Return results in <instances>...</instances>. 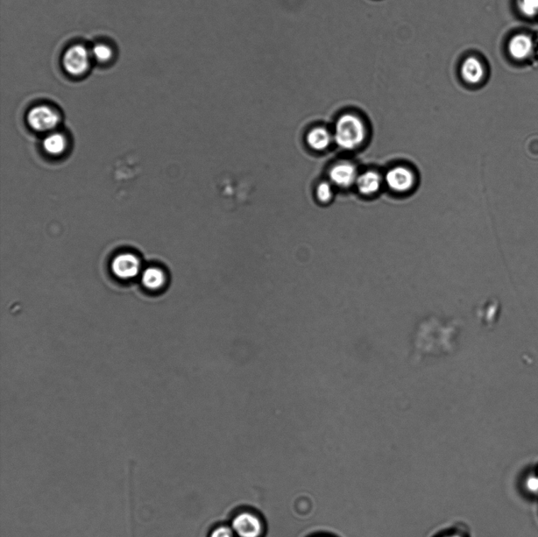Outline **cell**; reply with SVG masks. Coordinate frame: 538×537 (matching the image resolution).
Returning <instances> with one entry per match:
<instances>
[{
  "instance_id": "obj_11",
  "label": "cell",
  "mask_w": 538,
  "mask_h": 537,
  "mask_svg": "<svg viewBox=\"0 0 538 537\" xmlns=\"http://www.w3.org/2000/svg\"><path fill=\"white\" fill-rule=\"evenodd\" d=\"M332 137L329 131L318 127L310 131L307 137L308 145L315 151L327 149L331 143Z\"/></svg>"
},
{
  "instance_id": "obj_4",
  "label": "cell",
  "mask_w": 538,
  "mask_h": 537,
  "mask_svg": "<svg viewBox=\"0 0 538 537\" xmlns=\"http://www.w3.org/2000/svg\"><path fill=\"white\" fill-rule=\"evenodd\" d=\"M232 528L239 537H259L263 533L261 520L250 512L237 514L232 520Z\"/></svg>"
},
{
  "instance_id": "obj_9",
  "label": "cell",
  "mask_w": 538,
  "mask_h": 537,
  "mask_svg": "<svg viewBox=\"0 0 538 537\" xmlns=\"http://www.w3.org/2000/svg\"><path fill=\"white\" fill-rule=\"evenodd\" d=\"M356 185L359 193L371 196L379 192L381 186V176L374 171H366L358 176Z\"/></svg>"
},
{
  "instance_id": "obj_10",
  "label": "cell",
  "mask_w": 538,
  "mask_h": 537,
  "mask_svg": "<svg viewBox=\"0 0 538 537\" xmlns=\"http://www.w3.org/2000/svg\"><path fill=\"white\" fill-rule=\"evenodd\" d=\"M461 74L464 81L470 84H478L483 79L485 69L483 63L476 57L465 60L461 67Z\"/></svg>"
},
{
  "instance_id": "obj_1",
  "label": "cell",
  "mask_w": 538,
  "mask_h": 537,
  "mask_svg": "<svg viewBox=\"0 0 538 537\" xmlns=\"http://www.w3.org/2000/svg\"><path fill=\"white\" fill-rule=\"evenodd\" d=\"M366 137V129L362 119L352 114H345L338 118L335 125V140L342 149H357L364 144Z\"/></svg>"
},
{
  "instance_id": "obj_19",
  "label": "cell",
  "mask_w": 538,
  "mask_h": 537,
  "mask_svg": "<svg viewBox=\"0 0 538 537\" xmlns=\"http://www.w3.org/2000/svg\"><path fill=\"white\" fill-rule=\"evenodd\" d=\"M436 537H469V536H467L464 531H460V530L452 529L444 531Z\"/></svg>"
},
{
  "instance_id": "obj_16",
  "label": "cell",
  "mask_w": 538,
  "mask_h": 537,
  "mask_svg": "<svg viewBox=\"0 0 538 537\" xmlns=\"http://www.w3.org/2000/svg\"><path fill=\"white\" fill-rule=\"evenodd\" d=\"M519 9L524 16L535 17L538 16V0H520Z\"/></svg>"
},
{
  "instance_id": "obj_6",
  "label": "cell",
  "mask_w": 538,
  "mask_h": 537,
  "mask_svg": "<svg viewBox=\"0 0 538 537\" xmlns=\"http://www.w3.org/2000/svg\"><path fill=\"white\" fill-rule=\"evenodd\" d=\"M140 267V261L131 254H119L111 265L113 273L121 279H130L137 276Z\"/></svg>"
},
{
  "instance_id": "obj_8",
  "label": "cell",
  "mask_w": 538,
  "mask_h": 537,
  "mask_svg": "<svg viewBox=\"0 0 538 537\" xmlns=\"http://www.w3.org/2000/svg\"><path fill=\"white\" fill-rule=\"evenodd\" d=\"M508 52L516 60H524L529 57L533 50L532 40L525 34H518L510 40Z\"/></svg>"
},
{
  "instance_id": "obj_13",
  "label": "cell",
  "mask_w": 538,
  "mask_h": 537,
  "mask_svg": "<svg viewBox=\"0 0 538 537\" xmlns=\"http://www.w3.org/2000/svg\"><path fill=\"white\" fill-rule=\"evenodd\" d=\"M66 140L60 133H53L44 140L45 151L52 155H58L63 152L66 148Z\"/></svg>"
},
{
  "instance_id": "obj_18",
  "label": "cell",
  "mask_w": 538,
  "mask_h": 537,
  "mask_svg": "<svg viewBox=\"0 0 538 537\" xmlns=\"http://www.w3.org/2000/svg\"><path fill=\"white\" fill-rule=\"evenodd\" d=\"M210 537H235V532L232 528L220 526L216 528L210 535Z\"/></svg>"
},
{
  "instance_id": "obj_12",
  "label": "cell",
  "mask_w": 538,
  "mask_h": 537,
  "mask_svg": "<svg viewBox=\"0 0 538 537\" xmlns=\"http://www.w3.org/2000/svg\"><path fill=\"white\" fill-rule=\"evenodd\" d=\"M166 281L165 273L158 268H148L142 275L143 285L152 290H157L164 287Z\"/></svg>"
},
{
  "instance_id": "obj_5",
  "label": "cell",
  "mask_w": 538,
  "mask_h": 537,
  "mask_svg": "<svg viewBox=\"0 0 538 537\" xmlns=\"http://www.w3.org/2000/svg\"><path fill=\"white\" fill-rule=\"evenodd\" d=\"M415 175L409 169L396 166L389 169L386 175L387 186L396 193H405L415 185Z\"/></svg>"
},
{
  "instance_id": "obj_14",
  "label": "cell",
  "mask_w": 538,
  "mask_h": 537,
  "mask_svg": "<svg viewBox=\"0 0 538 537\" xmlns=\"http://www.w3.org/2000/svg\"><path fill=\"white\" fill-rule=\"evenodd\" d=\"M91 55L98 62H107L111 60L113 52L109 46L98 44L91 49Z\"/></svg>"
},
{
  "instance_id": "obj_3",
  "label": "cell",
  "mask_w": 538,
  "mask_h": 537,
  "mask_svg": "<svg viewBox=\"0 0 538 537\" xmlns=\"http://www.w3.org/2000/svg\"><path fill=\"white\" fill-rule=\"evenodd\" d=\"M27 119L32 128L39 132L52 130L60 121L58 113L45 105L31 109Z\"/></svg>"
},
{
  "instance_id": "obj_7",
  "label": "cell",
  "mask_w": 538,
  "mask_h": 537,
  "mask_svg": "<svg viewBox=\"0 0 538 537\" xmlns=\"http://www.w3.org/2000/svg\"><path fill=\"white\" fill-rule=\"evenodd\" d=\"M357 169L351 162H340L332 166L330 171V179L340 188H349L356 183L358 178Z\"/></svg>"
},
{
  "instance_id": "obj_17",
  "label": "cell",
  "mask_w": 538,
  "mask_h": 537,
  "mask_svg": "<svg viewBox=\"0 0 538 537\" xmlns=\"http://www.w3.org/2000/svg\"><path fill=\"white\" fill-rule=\"evenodd\" d=\"M317 197L323 203L329 202L332 197V189L327 182H323L317 188Z\"/></svg>"
},
{
  "instance_id": "obj_15",
  "label": "cell",
  "mask_w": 538,
  "mask_h": 537,
  "mask_svg": "<svg viewBox=\"0 0 538 537\" xmlns=\"http://www.w3.org/2000/svg\"><path fill=\"white\" fill-rule=\"evenodd\" d=\"M525 485L530 494L538 499V463L528 473Z\"/></svg>"
},
{
  "instance_id": "obj_2",
  "label": "cell",
  "mask_w": 538,
  "mask_h": 537,
  "mask_svg": "<svg viewBox=\"0 0 538 537\" xmlns=\"http://www.w3.org/2000/svg\"><path fill=\"white\" fill-rule=\"evenodd\" d=\"M91 55L86 47L74 45L67 49L62 59L66 72L73 76H81L87 72Z\"/></svg>"
}]
</instances>
